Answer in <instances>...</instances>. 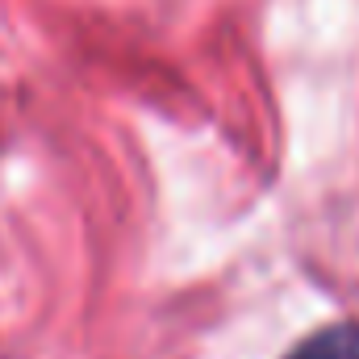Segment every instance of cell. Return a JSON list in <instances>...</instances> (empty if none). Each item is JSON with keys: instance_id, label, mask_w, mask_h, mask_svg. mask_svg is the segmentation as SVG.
Here are the masks:
<instances>
[{"instance_id": "cell-1", "label": "cell", "mask_w": 359, "mask_h": 359, "mask_svg": "<svg viewBox=\"0 0 359 359\" xmlns=\"http://www.w3.org/2000/svg\"><path fill=\"white\" fill-rule=\"evenodd\" d=\"M284 359H359V326L355 322H334V326L309 334Z\"/></svg>"}]
</instances>
